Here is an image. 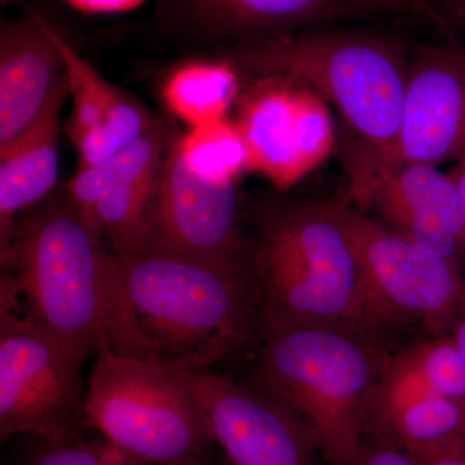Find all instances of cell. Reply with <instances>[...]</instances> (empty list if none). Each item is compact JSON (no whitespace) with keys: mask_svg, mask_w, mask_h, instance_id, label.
Instances as JSON below:
<instances>
[{"mask_svg":"<svg viewBox=\"0 0 465 465\" xmlns=\"http://www.w3.org/2000/svg\"><path fill=\"white\" fill-rule=\"evenodd\" d=\"M148 242L202 258L246 260L235 183H208L183 163L171 139L149 219Z\"/></svg>","mask_w":465,"mask_h":465,"instance_id":"cell-13","label":"cell"},{"mask_svg":"<svg viewBox=\"0 0 465 465\" xmlns=\"http://www.w3.org/2000/svg\"><path fill=\"white\" fill-rule=\"evenodd\" d=\"M85 411L91 430L145 465H207L213 437L204 423L191 372L97 353Z\"/></svg>","mask_w":465,"mask_h":465,"instance_id":"cell-6","label":"cell"},{"mask_svg":"<svg viewBox=\"0 0 465 465\" xmlns=\"http://www.w3.org/2000/svg\"><path fill=\"white\" fill-rule=\"evenodd\" d=\"M379 442L403 450L418 463L465 454V401L430 397L409 410Z\"/></svg>","mask_w":465,"mask_h":465,"instance_id":"cell-19","label":"cell"},{"mask_svg":"<svg viewBox=\"0 0 465 465\" xmlns=\"http://www.w3.org/2000/svg\"><path fill=\"white\" fill-rule=\"evenodd\" d=\"M460 316H465V283L463 289V296H461Z\"/></svg>","mask_w":465,"mask_h":465,"instance_id":"cell-33","label":"cell"},{"mask_svg":"<svg viewBox=\"0 0 465 465\" xmlns=\"http://www.w3.org/2000/svg\"><path fill=\"white\" fill-rule=\"evenodd\" d=\"M240 92V70L219 54L174 66L161 94L167 109L192 128L226 118Z\"/></svg>","mask_w":465,"mask_h":465,"instance_id":"cell-18","label":"cell"},{"mask_svg":"<svg viewBox=\"0 0 465 465\" xmlns=\"http://www.w3.org/2000/svg\"><path fill=\"white\" fill-rule=\"evenodd\" d=\"M452 176L457 182L459 193H460L461 204H463L464 222H465V153L459 158L458 166L455 168Z\"/></svg>","mask_w":465,"mask_h":465,"instance_id":"cell-30","label":"cell"},{"mask_svg":"<svg viewBox=\"0 0 465 465\" xmlns=\"http://www.w3.org/2000/svg\"><path fill=\"white\" fill-rule=\"evenodd\" d=\"M464 27H465V24H464Z\"/></svg>","mask_w":465,"mask_h":465,"instance_id":"cell-36","label":"cell"},{"mask_svg":"<svg viewBox=\"0 0 465 465\" xmlns=\"http://www.w3.org/2000/svg\"><path fill=\"white\" fill-rule=\"evenodd\" d=\"M463 63H464V65H465V51L463 50Z\"/></svg>","mask_w":465,"mask_h":465,"instance_id":"cell-35","label":"cell"},{"mask_svg":"<svg viewBox=\"0 0 465 465\" xmlns=\"http://www.w3.org/2000/svg\"><path fill=\"white\" fill-rule=\"evenodd\" d=\"M418 463V461H416ZM418 465H465V454L446 455L420 461Z\"/></svg>","mask_w":465,"mask_h":465,"instance_id":"cell-31","label":"cell"},{"mask_svg":"<svg viewBox=\"0 0 465 465\" xmlns=\"http://www.w3.org/2000/svg\"><path fill=\"white\" fill-rule=\"evenodd\" d=\"M154 122L139 101L124 94L97 127L72 140L78 153V168L94 166L114 157L137 142Z\"/></svg>","mask_w":465,"mask_h":465,"instance_id":"cell-23","label":"cell"},{"mask_svg":"<svg viewBox=\"0 0 465 465\" xmlns=\"http://www.w3.org/2000/svg\"><path fill=\"white\" fill-rule=\"evenodd\" d=\"M335 208L360 262L370 321L419 322L439 338L454 329L465 283L460 264L425 252L344 202Z\"/></svg>","mask_w":465,"mask_h":465,"instance_id":"cell-8","label":"cell"},{"mask_svg":"<svg viewBox=\"0 0 465 465\" xmlns=\"http://www.w3.org/2000/svg\"><path fill=\"white\" fill-rule=\"evenodd\" d=\"M208 432L228 465H318L316 434L264 394L213 372H191Z\"/></svg>","mask_w":465,"mask_h":465,"instance_id":"cell-10","label":"cell"},{"mask_svg":"<svg viewBox=\"0 0 465 465\" xmlns=\"http://www.w3.org/2000/svg\"><path fill=\"white\" fill-rule=\"evenodd\" d=\"M171 140L163 125L152 127L108 161L78 168L65 192L76 210L114 255L148 242L150 210Z\"/></svg>","mask_w":465,"mask_h":465,"instance_id":"cell-11","label":"cell"},{"mask_svg":"<svg viewBox=\"0 0 465 465\" xmlns=\"http://www.w3.org/2000/svg\"><path fill=\"white\" fill-rule=\"evenodd\" d=\"M421 11L436 18L443 26H464L465 0H418Z\"/></svg>","mask_w":465,"mask_h":465,"instance_id":"cell-27","label":"cell"},{"mask_svg":"<svg viewBox=\"0 0 465 465\" xmlns=\"http://www.w3.org/2000/svg\"><path fill=\"white\" fill-rule=\"evenodd\" d=\"M465 153V65L458 45H418L410 56L405 103L396 143L365 185L405 164L439 167Z\"/></svg>","mask_w":465,"mask_h":465,"instance_id":"cell-12","label":"cell"},{"mask_svg":"<svg viewBox=\"0 0 465 465\" xmlns=\"http://www.w3.org/2000/svg\"><path fill=\"white\" fill-rule=\"evenodd\" d=\"M16 2V0H2L3 5H7V3Z\"/></svg>","mask_w":465,"mask_h":465,"instance_id":"cell-34","label":"cell"},{"mask_svg":"<svg viewBox=\"0 0 465 465\" xmlns=\"http://www.w3.org/2000/svg\"><path fill=\"white\" fill-rule=\"evenodd\" d=\"M219 54L253 79H292L331 104L344 128L348 195L365 185L393 149L411 56L397 39L308 27L226 45Z\"/></svg>","mask_w":465,"mask_h":465,"instance_id":"cell-2","label":"cell"},{"mask_svg":"<svg viewBox=\"0 0 465 465\" xmlns=\"http://www.w3.org/2000/svg\"><path fill=\"white\" fill-rule=\"evenodd\" d=\"M354 465H418L406 451L379 440L366 439L362 452Z\"/></svg>","mask_w":465,"mask_h":465,"instance_id":"cell-26","label":"cell"},{"mask_svg":"<svg viewBox=\"0 0 465 465\" xmlns=\"http://www.w3.org/2000/svg\"><path fill=\"white\" fill-rule=\"evenodd\" d=\"M185 166L208 183H235L247 166V150L235 122L223 118L174 137Z\"/></svg>","mask_w":465,"mask_h":465,"instance_id":"cell-21","label":"cell"},{"mask_svg":"<svg viewBox=\"0 0 465 465\" xmlns=\"http://www.w3.org/2000/svg\"><path fill=\"white\" fill-rule=\"evenodd\" d=\"M367 2L374 5L381 14L391 11H412V9H420L421 11L418 0H367Z\"/></svg>","mask_w":465,"mask_h":465,"instance_id":"cell-29","label":"cell"},{"mask_svg":"<svg viewBox=\"0 0 465 465\" xmlns=\"http://www.w3.org/2000/svg\"><path fill=\"white\" fill-rule=\"evenodd\" d=\"M421 363L437 396L465 401V366L454 338L419 344Z\"/></svg>","mask_w":465,"mask_h":465,"instance_id":"cell-25","label":"cell"},{"mask_svg":"<svg viewBox=\"0 0 465 465\" xmlns=\"http://www.w3.org/2000/svg\"><path fill=\"white\" fill-rule=\"evenodd\" d=\"M69 96L66 73L38 121L16 140L0 148V246L14 237L17 216L54 194L58 182V127Z\"/></svg>","mask_w":465,"mask_h":465,"instance_id":"cell-17","label":"cell"},{"mask_svg":"<svg viewBox=\"0 0 465 465\" xmlns=\"http://www.w3.org/2000/svg\"><path fill=\"white\" fill-rule=\"evenodd\" d=\"M253 82L240 100L235 122L247 166L286 191L331 154L338 140L331 113L316 91L292 79Z\"/></svg>","mask_w":465,"mask_h":465,"instance_id":"cell-9","label":"cell"},{"mask_svg":"<svg viewBox=\"0 0 465 465\" xmlns=\"http://www.w3.org/2000/svg\"><path fill=\"white\" fill-rule=\"evenodd\" d=\"M262 335L250 388L304 421L330 465L356 464L388 357L356 327H262Z\"/></svg>","mask_w":465,"mask_h":465,"instance_id":"cell-3","label":"cell"},{"mask_svg":"<svg viewBox=\"0 0 465 465\" xmlns=\"http://www.w3.org/2000/svg\"><path fill=\"white\" fill-rule=\"evenodd\" d=\"M34 440L35 445L17 465H145L134 460L101 436L69 442Z\"/></svg>","mask_w":465,"mask_h":465,"instance_id":"cell-24","label":"cell"},{"mask_svg":"<svg viewBox=\"0 0 465 465\" xmlns=\"http://www.w3.org/2000/svg\"><path fill=\"white\" fill-rule=\"evenodd\" d=\"M72 7L87 14H121L140 7L145 0H66Z\"/></svg>","mask_w":465,"mask_h":465,"instance_id":"cell-28","label":"cell"},{"mask_svg":"<svg viewBox=\"0 0 465 465\" xmlns=\"http://www.w3.org/2000/svg\"><path fill=\"white\" fill-rule=\"evenodd\" d=\"M91 351L0 304V439H84L91 430L82 371Z\"/></svg>","mask_w":465,"mask_h":465,"instance_id":"cell-7","label":"cell"},{"mask_svg":"<svg viewBox=\"0 0 465 465\" xmlns=\"http://www.w3.org/2000/svg\"><path fill=\"white\" fill-rule=\"evenodd\" d=\"M354 202L378 207L388 228L419 249L460 264L465 222L452 173L421 163L391 168L376 174Z\"/></svg>","mask_w":465,"mask_h":465,"instance_id":"cell-15","label":"cell"},{"mask_svg":"<svg viewBox=\"0 0 465 465\" xmlns=\"http://www.w3.org/2000/svg\"><path fill=\"white\" fill-rule=\"evenodd\" d=\"M437 396L425 374L418 345L388 357L370 403L367 433L382 440L412 407Z\"/></svg>","mask_w":465,"mask_h":465,"instance_id":"cell-20","label":"cell"},{"mask_svg":"<svg viewBox=\"0 0 465 465\" xmlns=\"http://www.w3.org/2000/svg\"><path fill=\"white\" fill-rule=\"evenodd\" d=\"M52 35L65 63L67 87L73 100L72 116L67 122L66 131L70 140H74L85 131L97 127L125 92L104 79L56 27L52 26Z\"/></svg>","mask_w":465,"mask_h":465,"instance_id":"cell-22","label":"cell"},{"mask_svg":"<svg viewBox=\"0 0 465 465\" xmlns=\"http://www.w3.org/2000/svg\"><path fill=\"white\" fill-rule=\"evenodd\" d=\"M262 327L370 321L360 262L335 203H292L269 217L255 266Z\"/></svg>","mask_w":465,"mask_h":465,"instance_id":"cell-5","label":"cell"},{"mask_svg":"<svg viewBox=\"0 0 465 465\" xmlns=\"http://www.w3.org/2000/svg\"><path fill=\"white\" fill-rule=\"evenodd\" d=\"M158 14L183 38L223 48L381 12L367 0H159Z\"/></svg>","mask_w":465,"mask_h":465,"instance_id":"cell-14","label":"cell"},{"mask_svg":"<svg viewBox=\"0 0 465 465\" xmlns=\"http://www.w3.org/2000/svg\"><path fill=\"white\" fill-rule=\"evenodd\" d=\"M65 74L52 25L30 11L0 24V148L32 127Z\"/></svg>","mask_w":465,"mask_h":465,"instance_id":"cell-16","label":"cell"},{"mask_svg":"<svg viewBox=\"0 0 465 465\" xmlns=\"http://www.w3.org/2000/svg\"><path fill=\"white\" fill-rule=\"evenodd\" d=\"M104 311L103 351L171 371H208L262 329L246 260L202 258L152 242L108 253Z\"/></svg>","mask_w":465,"mask_h":465,"instance_id":"cell-1","label":"cell"},{"mask_svg":"<svg viewBox=\"0 0 465 465\" xmlns=\"http://www.w3.org/2000/svg\"><path fill=\"white\" fill-rule=\"evenodd\" d=\"M454 341L457 342L459 351L465 366V316L459 317L457 324L454 327Z\"/></svg>","mask_w":465,"mask_h":465,"instance_id":"cell-32","label":"cell"},{"mask_svg":"<svg viewBox=\"0 0 465 465\" xmlns=\"http://www.w3.org/2000/svg\"><path fill=\"white\" fill-rule=\"evenodd\" d=\"M108 253L66 192L51 194L18 220L2 249L0 304L99 353Z\"/></svg>","mask_w":465,"mask_h":465,"instance_id":"cell-4","label":"cell"}]
</instances>
